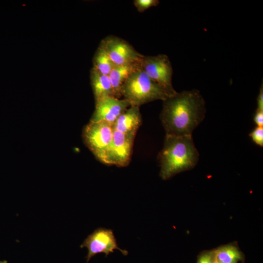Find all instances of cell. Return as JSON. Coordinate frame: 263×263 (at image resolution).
<instances>
[{
    "label": "cell",
    "mask_w": 263,
    "mask_h": 263,
    "mask_svg": "<svg viewBox=\"0 0 263 263\" xmlns=\"http://www.w3.org/2000/svg\"><path fill=\"white\" fill-rule=\"evenodd\" d=\"M135 135L114 130L107 165L125 167L129 164Z\"/></svg>",
    "instance_id": "8"
},
{
    "label": "cell",
    "mask_w": 263,
    "mask_h": 263,
    "mask_svg": "<svg viewBox=\"0 0 263 263\" xmlns=\"http://www.w3.org/2000/svg\"><path fill=\"white\" fill-rule=\"evenodd\" d=\"M91 80L95 101L106 96H113V88L108 75L102 74L93 67L91 73Z\"/></svg>",
    "instance_id": "12"
},
{
    "label": "cell",
    "mask_w": 263,
    "mask_h": 263,
    "mask_svg": "<svg viewBox=\"0 0 263 263\" xmlns=\"http://www.w3.org/2000/svg\"><path fill=\"white\" fill-rule=\"evenodd\" d=\"M93 63L94 69L105 75H109L115 66L101 43L94 56Z\"/></svg>",
    "instance_id": "13"
},
{
    "label": "cell",
    "mask_w": 263,
    "mask_h": 263,
    "mask_svg": "<svg viewBox=\"0 0 263 263\" xmlns=\"http://www.w3.org/2000/svg\"><path fill=\"white\" fill-rule=\"evenodd\" d=\"M257 110L263 111V84L260 89L259 94L257 97Z\"/></svg>",
    "instance_id": "19"
},
{
    "label": "cell",
    "mask_w": 263,
    "mask_h": 263,
    "mask_svg": "<svg viewBox=\"0 0 263 263\" xmlns=\"http://www.w3.org/2000/svg\"><path fill=\"white\" fill-rule=\"evenodd\" d=\"M141 119L139 107L131 106L115 121L113 130L123 133L136 134Z\"/></svg>",
    "instance_id": "10"
},
{
    "label": "cell",
    "mask_w": 263,
    "mask_h": 263,
    "mask_svg": "<svg viewBox=\"0 0 263 263\" xmlns=\"http://www.w3.org/2000/svg\"><path fill=\"white\" fill-rule=\"evenodd\" d=\"M140 62L115 65L108 75L113 88V96L120 98L123 85L129 76L140 67Z\"/></svg>",
    "instance_id": "11"
},
{
    "label": "cell",
    "mask_w": 263,
    "mask_h": 263,
    "mask_svg": "<svg viewBox=\"0 0 263 263\" xmlns=\"http://www.w3.org/2000/svg\"><path fill=\"white\" fill-rule=\"evenodd\" d=\"M130 102L112 96H108L95 101V110L90 122L104 121L113 126L118 118L129 107Z\"/></svg>",
    "instance_id": "9"
},
{
    "label": "cell",
    "mask_w": 263,
    "mask_h": 263,
    "mask_svg": "<svg viewBox=\"0 0 263 263\" xmlns=\"http://www.w3.org/2000/svg\"><path fill=\"white\" fill-rule=\"evenodd\" d=\"M163 102L160 119L166 135H192L205 115V101L196 89L177 92Z\"/></svg>",
    "instance_id": "1"
},
{
    "label": "cell",
    "mask_w": 263,
    "mask_h": 263,
    "mask_svg": "<svg viewBox=\"0 0 263 263\" xmlns=\"http://www.w3.org/2000/svg\"><path fill=\"white\" fill-rule=\"evenodd\" d=\"M121 96L130 102L131 106L138 107L156 100L164 101L170 96L150 78L141 66L134 71L125 82Z\"/></svg>",
    "instance_id": "3"
},
{
    "label": "cell",
    "mask_w": 263,
    "mask_h": 263,
    "mask_svg": "<svg viewBox=\"0 0 263 263\" xmlns=\"http://www.w3.org/2000/svg\"><path fill=\"white\" fill-rule=\"evenodd\" d=\"M159 3L158 0H134L133 4L139 12L142 13L150 7L156 6Z\"/></svg>",
    "instance_id": "15"
},
{
    "label": "cell",
    "mask_w": 263,
    "mask_h": 263,
    "mask_svg": "<svg viewBox=\"0 0 263 263\" xmlns=\"http://www.w3.org/2000/svg\"><path fill=\"white\" fill-rule=\"evenodd\" d=\"M252 141L257 145L263 146V127L257 126L249 134Z\"/></svg>",
    "instance_id": "16"
},
{
    "label": "cell",
    "mask_w": 263,
    "mask_h": 263,
    "mask_svg": "<svg viewBox=\"0 0 263 263\" xmlns=\"http://www.w3.org/2000/svg\"><path fill=\"white\" fill-rule=\"evenodd\" d=\"M214 257L213 252H206L202 254L198 259L197 263H213Z\"/></svg>",
    "instance_id": "17"
},
{
    "label": "cell",
    "mask_w": 263,
    "mask_h": 263,
    "mask_svg": "<svg viewBox=\"0 0 263 263\" xmlns=\"http://www.w3.org/2000/svg\"><path fill=\"white\" fill-rule=\"evenodd\" d=\"M214 260L219 263H237L242 256L238 249L233 245L221 247L213 252Z\"/></svg>",
    "instance_id": "14"
},
{
    "label": "cell",
    "mask_w": 263,
    "mask_h": 263,
    "mask_svg": "<svg viewBox=\"0 0 263 263\" xmlns=\"http://www.w3.org/2000/svg\"><path fill=\"white\" fill-rule=\"evenodd\" d=\"M100 43L115 65L140 62L144 56L127 41L114 36L106 37Z\"/></svg>",
    "instance_id": "7"
},
{
    "label": "cell",
    "mask_w": 263,
    "mask_h": 263,
    "mask_svg": "<svg viewBox=\"0 0 263 263\" xmlns=\"http://www.w3.org/2000/svg\"><path fill=\"white\" fill-rule=\"evenodd\" d=\"M213 263H218V262H216V261H215L214 260V262H213Z\"/></svg>",
    "instance_id": "20"
},
{
    "label": "cell",
    "mask_w": 263,
    "mask_h": 263,
    "mask_svg": "<svg viewBox=\"0 0 263 263\" xmlns=\"http://www.w3.org/2000/svg\"><path fill=\"white\" fill-rule=\"evenodd\" d=\"M143 70L154 82L171 96L177 93L172 84L173 69L168 56H144L140 61Z\"/></svg>",
    "instance_id": "5"
},
{
    "label": "cell",
    "mask_w": 263,
    "mask_h": 263,
    "mask_svg": "<svg viewBox=\"0 0 263 263\" xmlns=\"http://www.w3.org/2000/svg\"><path fill=\"white\" fill-rule=\"evenodd\" d=\"M113 131V126L107 122L90 121L82 132L85 144L98 161L106 165Z\"/></svg>",
    "instance_id": "4"
},
{
    "label": "cell",
    "mask_w": 263,
    "mask_h": 263,
    "mask_svg": "<svg viewBox=\"0 0 263 263\" xmlns=\"http://www.w3.org/2000/svg\"><path fill=\"white\" fill-rule=\"evenodd\" d=\"M254 121L257 126L263 127V111L256 110L254 116Z\"/></svg>",
    "instance_id": "18"
},
{
    "label": "cell",
    "mask_w": 263,
    "mask_h": 263,
    "mask_svg": "<svg viewBox=\"0 0 263 263\" xmlns=\"http://www.w3.org/2000/svg\"><path fill=\"white\" fill-rule=\"evenodd\" d=\"M80 247L88 250L85 263H88L92 258L98 254L103 253L107 257L114 250L120 251L124 256L128 254L127 250L118 246L113 231L103 227L95 229L87 237Z\"/></svg>",
    "instance_id": "6"
},
{
    "label": "cell",
    "mask_w": 263,
    "mask_h": 263,
    "mask_svg": "<svg viewBox=\"0 0 263 263\" xmlns=\"http://www.w3.org/2000/svg\"><path fill=\"white\" fill-rule=\"evenodd\" d=\"M199 155L192 135H166L163 148L158 155L160 177L167 180L193 168L198 161Z\"/></svg>",
    "instance_id": "2"
}]
</instances>
